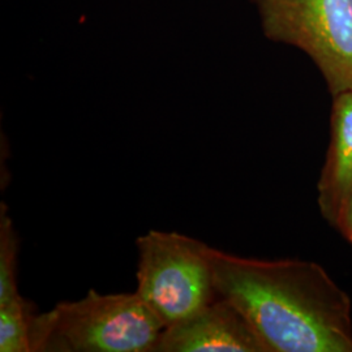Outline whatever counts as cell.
Segmentation results:
<instances>
[{"instance_id":"6da1fadb","label":"cell","mask_w":352,"mask_h":352,"mask_svg":"<svg viewBox=\"0 0 352 352\" xmlns=\"http://www.w3.org/2000/svg\"><path fill=\"white\" fill-rule=\"evenodd\" d=\"M217 295L266 352H352L351 300L321 265L245 258L210 248Z\"/></svg>"},{"instance_id":"7a4b0ae2","label":"cell","mask_w":352,"mask_h":352,"mask_svg":"<svg viewBox=\"0 0 352 352\" xmlns=\"http://www.w3.org/2000/svg\"><path fill=\"white\" fill-rule=\"evenodd\" d=\"M164 324L133 294L90 289L33 316L32 352H154Z\"/></svg>"},{"instance_id":"3957f363","label":"cell","mask_w":352,"mask_h":352,"mask_svg":"<svg viewBox=\"0 0 352 352\" xmlns=\"http://www.w3.org/2000/svg\"><path fill=\"white\" fill-rule=\"evenodd\" d=\"M136 245V294L164 327L186 320L217 298L210 245L155 230L140 236Z\"/></svg>"},{"instance_id":"277c9868","label":"cell","mask_w":352,"mask_h":352,"mask_svg":"<svg viewBox=\"0 0 352 352\" xmlns=\"http://www.w3.org/2000/svg\"><path fill=\"white\" fill-rule=\"evenodd\" d=\"M265 36L305 52L334 96L352 90V0H252Z\"/></svg>"},{"instance_id":"5b68a950","label":"cell","mask_w":352,"mask_h":352,"mask_svg":"<svg viewBox=\"0 0 352 352\" xmlns=\"http://www.w3.org/2000/svg\"><path fill=\"white\" fill-rule=\"evenodd\" d=\"M266 352L248 321L226 299L217 298L200 311L164 327L154 352Z\"/></svg>"},{"instance_id":"8992f818","label":"cell","mask_w":352,"mask_h":352,"mask_svg":"<svg viewBox=\"0 0 352 352\" xmlns=\"http://www.w3.org/2000/svg\"><path fill=\"white\" fill-rule=\"evenodd\" d=\"M352 193V90L334 96L331 138L318 182V205L327 222L338 226Z\"/></svg>"},{"instance_id":"52a82bcc","label":"cell","mask_w":352,"mask_h":352,"mask_svg":"<svg viewBox=\"0 0 352 352\" xmlns=\"http://www.w3.org/2000/svg\"><path fill=\"white\" fill-rule=\"evenodd\" d=\"M34 305L21 295L0 304V351L32 352L30 325Z\"/></svg>"},{"instance_id":"ba28073f","label":"cell","mask_w":352,"mask_h":352,"mask_svg":"<svg viewBox=\"0 0 352 352\" xmlns=\"http://www.w3.org/2000/svg\"><path fill=\"white\" fill-rule=\"evenodd\" d=\"M19 240L7 206L0 208V304L20 295L17 289Z\"/></svg>"},{"instance_id":"9c48e42d","label":"cell","mask_w":352,"mask_h":352,"mask_svg":"<svg viewBox=\"0 0 352 352\" xmlns=\"http://www.w3.org/2000/svg\"><path fill=\"white\" fill-rule=\"evenodd\" d=\"M337 228L346 236V239L349 240L352 245V193L343 208Z\"/></svg>"}]
</instances>
